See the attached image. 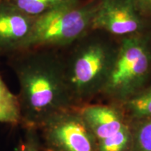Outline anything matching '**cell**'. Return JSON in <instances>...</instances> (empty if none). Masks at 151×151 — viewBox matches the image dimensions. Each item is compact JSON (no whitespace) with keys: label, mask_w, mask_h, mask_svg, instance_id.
<instances>
[{"label":"cell","mask_w":151,"mask_h":151,"mask_svg":"<svg viewBox=\"0 0 151 151\" xmlns=\"http://www.w3.org/2000/svg\"><path fill=\"white\" fill-rule=\"evenodd\" d=\"M8 63L18 81L20 125L24 129H38L54 115L75 107L62 49H24L8 57Z\"/></svg>","instance_id":"6da1fadb"},{"label":"cell","mask_w":151,"mask_h":151,"mask_svg":"<svg viewBox=\"0 0 151 151\" xmlns=\"http://www.w3.org/2000/svg\"><path fill=\"white\" fill-rule=\"evenodd\" d=\"M120 43V38L91 28L62 48L66 81L75 107L99 98Z\"/></svg>","instance_id":"7a4b0ae2"},{"label":"cell","mask_w":151,"mask_h":151,"mask_svg":"<svg viewBox=\"0 0 151 151\" xmlns=\"http://www.w3.org/2000/svg\"><path fill=\"white\" fill-rule=\"evenodd\" d=\"M151 84V32L120 38L117 56L99 98L120 104Z\"/></svg>","instance_id":"3957f363"},{"label":"cell","mask_w":151,"mask_h":151,"mask_svg":"<svg viewBox=\"0 0 151 151\" xmlns=\"http://www.w3.org/2000/svg\"><path fill=\"white\" fill-rule=\"evenodd\" d=\"M99 0H71L36 17L24 49L67 47L92 28Z\"/></svg>","instance_id":"277c9868"},{"label":"cell","mask_w":151,"mask_h":151,"mask_svg":"<svg viewBox=\"0 0 151 151\" xmlns=\"http://www.w3.org/2000/svg\"><path fill=\"white\" fill-rule=\"evenodd\" d=\"M78 108L95 139L97 151H131V124L118 104L90 102Z\"/></svg>","instance_id":"5b68a950"},{"label":"cell","mask_w":151,"mask_h":151,"mask_svg":"<svg viewBox=\"0 0 151 151\" xmlns=\"http://www.w3.org/2000/svg\"><path fill=\"white\" fill-rule=\"evenodd\" d=\"M37 130L46 151H97L95 139L78 107L54 115Z\"/></svg>","instance_id":"8992f818"},{"label":"cell","mask_w":151,"mask_h":151,"mask_svg":"<svg viewBox=\"0 0 151 151\" xmlns=\"http://www.w3.org/2000/svg\"><path fill=\"white\" fill-rule=\"evenodd\" d=\"M92 28L122 38L151 32V18L141 12L134 0H99Z\"/></svg>","instance_id":"52a82bcc"},{"label":"cell","mask_w":151,"mask_h":151,"mask_svg":"<svg viewBox=\"0 0 151 151\" xmlns=\"http://www.w3.org/2000/svg\"><path fill=\"white\" fill-rule=\"evenodd\" d=\"M35 20L6 0H0V56L8 58L23 50Z\"/></svg>","instance_id":"ba28073f"},{"label":"cell","mask_w":151,"mask_h":151,"mask_svg":"<svg viewBox=\"0 0 151 151\" xmlns=\"http://www.w3.org/2000/svg\"><path fill=\"white\" fill-rule=\"evenodd\" d=\"M118 105L121 108L129 122L150 118L151 84L133 97Z\"/></svg>","instance_id":"9c48e42d"},{"label":"cell","mask_w":151,"mask_h":151,"mask_svg":"<svg viewBox=\"0 0 151 151\" xmlns=\"http://www.w3.org/2000/svg\"><path fill=\"white\" fill-rule=\"evenodd\" d=\"M0 123L16 126L20 124V107L17 94L9 90L0 75Z\"/></svg>","instance_id":"30bf717a"},{"label":"cell","mask_w":151,"mask_h":151,"mask_svg":"<svg viewBox=\"0 0 151 151\" xmlns=\"http://www.w3.org/2000/svg\"><path fill=\"white\" fill-rule=\"evenodd\" d=\"M129 122L132 129L131 151H151V118Z\"/></svg>","instance_id":"8fae6325"},{"label":"cell","mask_w":151,"mask_h":151,"mask_svg":"<svg viewBox=\"0 0 151 151\" xmlns=\"http://www.w3.org/2000/svg\"><path fill=\"white\" fill-rule=\"evenodd\" d=\"M25 14L37 17L71 0H6Z\"/></svg>","instance_id":"7c38bea8"},{"label":"cell","mask_w":151,"mask_h":151,"mask_svg":"<svg viewBox=\"0 0 151 151\" xmlns=\"http://www.w3.org/2000/svg\"><path fill=\"white\" fill-rule=\"evenodd\" d=\"M24 134L14 151H46L37 129H24Z\"/></svg>","instance_id":"4fadbf2b"},{"label":"cell","mask_w":151,"mask_h":151,"mask_svg":"<svg viewBox=\"0 0 151 151\" xmlns=\"http://www.w3.org/2000/svg\"><path fill=\"white\" fill-rule=\"evenodd\" d=\"M143 15L151 18V0H134Z\"/></svg>","instance_id":"5bb4252c"}]
</instances>
